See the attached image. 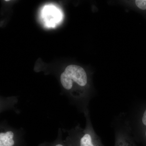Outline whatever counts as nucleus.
Wrapping results in <instances>:
<instances>
[{"label": "nucleus", "instance_id": "1", "mask_svg": "<svg viewBox=\"0 0 146 146\" xmlns=\"http://www.w3.org/2000/svg\"><path fill=\"white\" fill-rule=\"evenodd\" d=\"M60 80L63 88L70 90L73 88L74 83L82 87L86 86L87 83V75L85 70L80 66L70 65L61 74Z\"/></svg>", "mask_w": 146, "mask_h": 146}, {"label": "nucleus", "instance_id": "2", "mask_svg": "<svg viewBox=\"0 0 146 146\" xmlns=\"http://www.w3.org/2000/svg\"><path fill=\"white\" fill-rule=\"evenodd\" d=\"M65 143L68 146H104L90 126H87L81 133L69 136Z\"/></svg>", "mask_w": 146, "mask_h": 146}, {"label": "nucleus", "instance_id": "3", "mask_svg": "<svg viewBox=\"0 0 146 146\" xmlns=\"http://www.w3.org/2000/svg\"><path fill=\"white\" fill-rule=\"evenodd\" d=\"M0 146H23V141L13 131H2L0 133Z\"/></svg>", "mask_w": 146, "mask_h": 146}, {"label": "nucleus", "instance_id": "4", "mask_svg": "<svg viewBox=\"0 0 146 146\" xmlns=\"http://www.w3.org/2000/svg\"><path fill=\"white\" fill-rule=\"evenodd\" d=\"M45 19L48 24L52 25L54 23L60 21V13L57 9L52 7H46L44 12Z\"/></svg>", "mask_w": 146, "mask_h": 146}, {"label": "nucleus", "instance_id": "5", "mask_svg": "<svg viewBox=\"0 0 146 146\" xmlns=\"http://www.w3.org/2000/svg\"><path fill=\"white\" fill-rule=\"evenodd\" d=\"M115 146H136L133 138L126 133L119 132L116 134Z\"/></svg>", "mask_w": 146, "mask_h": 146}, {"label": "nucleus", "instance_id": "6", "mask_svg": "<svg viewBox=\"0 0 146 146\" xmlns=\"http://www.w3.org/2000/svg\"><path fill=\"white\" fill-rule=\"evenodd\" d=\"M39 146H68L65 142H63L61 139H59L56 140L54 143H45L41 144Z\"/></svg>", "mask_w": 146, "mask_h": 146}, {"label": "nucleus", "instance_id": "7", "mask_svg": "<svg viewBox=\"0 0 146 146\" xmlns=\"http://www.w3.org/2000/svg\"><path fill=\"white\" fill-rule=\"evenodd\" d=\"M135 3L136 5L140 9L142 10L146 9V0H137Z\"/></svg>", "mask_w": 146, "mask_h": 146}, {"label": "nucleus", "instance_id": "8", "mask_svg": "<svg viewBox=\"0 0 146 146\" xmlns=\"http://www.w3.org/2000/svg\"><path fill=\"white\" fill-rule=\"evenodd\" d=\"M141 120H142V124L146 129V109L144 111ZM145 136L146 138V129L145 131Z\"/></svg>", "mask_w": 146, "mask_h": 146}]
</instances>
